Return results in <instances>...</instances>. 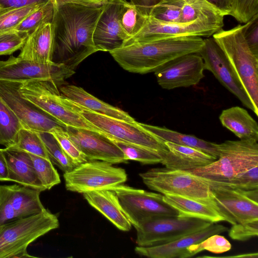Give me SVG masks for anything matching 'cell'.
<instances>
[{"label":"cell","instance_id":"6da1fadb","mask_svg":"<svg viewBox=\"0 0 258 258\" xmlns=\"http://www.w3.org/2000/svg\"><path fill=\"white\" fill-rule=\"evenodd\" d=\"M53 3L52 61L75 71L83 60L97 51L93 35L103 4Z\"/></svg>","mask_w":258,"mask_h":258},{"label":"cell","instance_id":"7a4b0ae2","mask_svg":"<svg viewBox=\"0 0 258 258\" xmlns=\"http://www.w3.org/2000/svg\"><path fill=\"white\" fill-rule=\"evenodd\" d=\"M203 45L201 37L181 36L134 43L109 52L124 70L145 74L180 56L198 53Z\"/></svg>","mask_w":258,"mask_h":258},{"label":"cell","instance_id":"3957f363","mask_svg":"<svg viewBox=\"0 0 258 258\" xmlns=\"http://www.w3.org/2000/svg\"><path fill=\"white\" fill-rule=\"evenodd\" d=\"M244 25L222 29L213 35L234 72L258 109V56L251 51L243 36Z\"/></svg>","mask_w":258,"mask_h":258},{"label":"cell","instance_id":"277c9868","mask_svg":"<svg viewBox=\"0 0 258 258\" xmlns=\"http://www.w3.org/2000/svg\"><path fill=\"white\" fill-rule=\"evenodd\" d=\"M59 226L57 217L47 209L0 226V258L33 257L28 245Z\"/></svg>","mask_w":258,"mask_h":258},{"label":"cell","instance_id":"5b68a950","mask_svg":"<svg viewBox=\"0 0 258 258\" xmlns=\"http://www.w3.org/2000/svg\"><path fill=\"white\" fill-rule=\"evenodd\" d=\"M218 158L209 165L188 171L216 181H226L258 165L257 141L227 140L217 145Z\"/></svg>","mask_w":258,"mask_h":258},{"label":"cell","instance_id":"8992f818","mask_svg":"<svg viewBox=\"0 0 258 258\" xmlns=\"http://www.w3.org/2000/svg\"><path fill=\"white\" fill-rule=\"evenodd\" d=\"M58 88L49 81L30 80L21 81L20 91L23 97L67 126L103 133L84 117Z\"/></svg>","mask_w":258,"mask_h":258},{"label":"cell","instance_id":"52a82bcc","mask_svg":"<svg viewBox=\"0 0 258 258\" xmlns=\"http://www.w3.org/2000/svg\"><path fill=\"white\" fill-rule=\"evenodd\" d=\"M139 175L149 188L163 195L179 196L209 205L211 201L209 184L188 171L154 168Z\"/></svg>","mask_w":258,"mask_h":258},{"label":"cell","instance_id":"ba28073f","mask_svg":"<svg viewBox=\"0 0 258 258\" xmlns=\"http://www.w3.org/2000/svg\"><path fill=\"white\" fill-rule=\"evenodd\" d=\"M110 190L116 195L123 212L135 228L148 219L178 216V211L163 200L161 194L122 184Z\"/></svg>","mask_w":258,"mask_h":258},{"label":"cell","instance_id":"9c48e42d","mask_svg":"<svg viewBox=\"0 0 258 258\" xmlns=\"http://www.w3.org/2000/svg\"><path fill=\"white\" fill-rule=\"evenodd\" d=\"M66 189L79 193L110 190L122 184L127 179V174L121 168L101 160L88 161L64 173Z\"/></svg>","mask_w":258,"mask_h":258},{"label":"cell","instance_id":"30bf717a","mask_svg":"<svg viewBox=\"0 0 258 258\" xmlns=\"http://www.w3.org/2000/svg\"><path fill=\"white\" fill-rule=\"evenodd\" d=\"M21 81L0 80V99L14 112L24 128L36 132L67 131V126L22 96Z\"/></svg>","mask_w":258,"mask_h":258},{"label":"cell","instance_id":"8fae6325","mask_svg":"<svg viewBox=\"0 0 258 258\" xmlns=\"http://www.w3.org/2000/svg\"><path fill=\"white\" fill-rule=\"evenodd\" d=\"M212 223L201 219L178 216L148 219L135 228L136 243L139 246L167 243L201 230Z\"/></svg>","mask_w":258,"mask_h":258},{"label":"cell","instance_id":"7c38bea8","mask_svg":"<svg viewBox=\"0 0 258 258\" xmlns=\"http://www.w3.org/2000/svg\"><path fill=\"white\" fill-rule=\"evenodd\" d=\"M224 18H199L188 23H167L149 16L145 25L123 45L170 37L199 36L209 37L221 30Z\"/></svg>","mask_w":258,"mask_h":258},{"label":"cell","instance_id":"4fadbf2b","mask_svg":"<svg viewBox=\"0 0 258 258\" xmlns=\"http://www.w3.org/2000/svg\"><path fill=\"white\" fill-rule=\"evenodd\" d=\"M72 102L84 117L108 137L150 148L164 156L168 151L164 142L143 128L138 122H131L108 117Z\"/></svg>","mask_w":258,"mask_h":258},{"label":"cell","instance_id":"5bb4252c","mask_svg":"<svg viewBox=\"0 0 258 258\" xmlns=\"http://www.w3.org/2000/svg\"><path fill=\"white\" fill-rule=\"evenodd\" d=\"M75 73L66 66L52 61L41 63L13 55L6 60H0V80H41L51 82L59 88Z\"/></svg>","mask_w":258,"mask_h":258},{"label":"cell","instance_id":"9a60e30c","mask_svg":"<svg viewBox=\"0 0 258 258\" xmlns=\"http://www.w3.org/2000/svg\"><path fill=\"white\" fill-rule=\"evenodd\" d=\"M198 53L203 59L205 70L210 71L219 82L234 95L244 106L258 115V109L254 107L223 51L213 36L204 39V45Z\"/></svg>","mask_w":258,"mask_h":258},{"label":"cell","instance_id":"2e32d148","mask_svg":"<svg viewBox=\"0 0 258 258\" xmlns=\"http://www.w3.org/2000/svg\"><path fill=\"white\" fill-rule=\"evenodd\" d=\"M202 178L210 188L212 199L210 205L224 221L234 225L258 220V202L247 197L245 190L217 185Z\"/></svg>","mask_w":258,"mask_h":258},{"label":"cell","instance_id":"e0dca14e","mask_svg":"<svg viewBox=\"0 0 258 258\" xmlns=\"http://www.w3.org/2000/svg\"><path fill=\"white\" fill-rule=\"evenodd\" d=\"M204 63L198 53L178 57L154 72L158 84L163 89H173L198 84L204 77Z\"/></svg>","mask_w":258,"mask_h":258},{"label":"cell","instance_id":"ac0fdd59","mask_svg":"<svg viewBox=\"0 0 258 258\" xmlns=\"http://www.w3.org/2000/svg\"><path fill=\"white\" fill-rule=\"evenodd\" d=\"M67 132L88 161L101 160L112 164L126 161L122 151L103 133L70 126H67Z\"/></svg>","mask_w":258,"mask_h":258},{"label":"cell","instance_id":"d6986e66","mask_svg":"<svg viewBox=\"0 0 258 258\" xmlns=\"http://www.w3.org/2000/svg\"><path fill=\"white\" fill-rule=\"evenodd\" d=\"M125 0H108L97 22L93 40L97 51H111L123 46L128 37L119 23V15Z\"/></svg>","mask_w":258,"mask_h":258},{"label":"cell","instance_id":"ffe728a7","mask_svg":"<svg viewBox=\"0 0 258 258\" xmlns=\"http://www.w3.org/2000/svg\"><path fill=\"white\" fill-rule=\"evenodd\" d=\"M228 228L221 224L212 223L209 226L195 232L185 235L170 242L152 246L135 247V252L150 258H182L186 248L201 242L209 236L228 231Z\"/></svg>","mask_w":258,"mask_h":258},{"label":"cell","instance_id":"44dd1931","mask_svg":"<svg viewBox=\"0 0 258 258\" xmlns=\"http://www.w3.org/2000/svg\"><path fill=\"white\" fill-rule=\"evenodd\" d=\"M9 171V181L45 190L33 167L30 154L13 147L2 149Z\"/></svg>","mask_w":258,"mask_h":258},{"label":"cell","instance_id":"7402d4cb","mask_svg":"<svg viewBox=\"0 0 258 258\" xmlns=\"http://www.w3.org/2000/svg\"><path fill=\"white\" fill-rule=\"evenodd\" d=\"M168 151L164 155L161 164L165 167L189 171L209 165L217 159L194 148L165 142Z\"/></svg>","mask_w":258,"mask_h":258},{"label":"cell","instance_id":"603a6c76","mask_svg":"<svg viewBox=\"0 0 258 258\" xmlns=\"http://www.w3.org/2000/svg\"><path fill=\"white\" fill-rule=\"evenodd\" d=\"M59 89L64 97L88 110L121 120L131 122L136 121L126 112L99 100L81 87L63 85Z\"/></svg>","mask_w":258,"mask_h":258},{"label":"cell","instance_id":"cb8c5ba5","mask_svg":"<svg viewBox=\"0 0 258 258\" xmlns=\"http://www.w3.org/2000/svg\"><path fill=\"white\" fill-rule=\"evenodd\" d=\"M87 202L99 211L118 229L128 231L132 224L123 212L115 194L111 190H101L83 193Z\"/></svg>","mask_w":258,"mask_h":258},{"label":"cell","instance_id":"d4e9b609","mask_svg":"<svg viewBox=\"0 0 258 258\" xmlns=\"http://www.w3.org/2000/svg\"><path fill=\"white\" fill-rule=\"evenodd\" d=\"M53 34L51 23L43 24L28 34L18 56L28 60L52 62Z\"/></svg>","mask_w":258,"mask_h":258},{"label":"cell","instance_id":"484cf974","mask_svg":"<svg viewBox=\"0 0 258 258\" xmlns=\"http://www.w3.org/2000/svg\"><path fill=\"white\" fill-rule=\"evenodd\" d=\"M219 120L223 126L240 140L258 141L257 123L245 109L234 106L224 109Z\"/></svg>","mask_w":258,"mask_h":258},{"label":"cell","instance_id":"4316f807","mask_svg":"<svg viewBox=\"0 0 258 258\" xmlns=\"http://www.w3.org/2000/svg\"><path fill=\"white\" fill-rule=\"evenodd\" d=\"M163 199L178 211V217L196 218L213 223L224 221L223 217L208 203L173 195H164Z\"/></svg>","mask_w":258,"mask_h":258},{"label":"cell","instance_id":"83f0119b","mask_svg":"<svg viewBox=\"0 0 258 258\" xmlns=\"http://www.w3.org/2000/svg\"><path fill=\"white\" fill-rule=\"evenodd\" d=\"M6 185L18 219L38 214L45 209L40 199V190L22 185Z\"/></svg>","mask_w":258,"mask_h":258},{"label":"cell","instance_id":"f1b7e54d","mask_svg":"<svg viewBox=\"0 0 258 258\" xmlns=\"http://www.w3.org/2000/svg\"><path fill=\"white\" fill-rule=\"evenodd\" d=\"M148 132L152 133L163 142H169L199 149L213 157L218 158L217 144L208 142L194 136L186 135L173 131L166 127L138 122Z\"/></svg>","mask_w":258,"mask_h":258},{"label":"cell","instance_id":"f546056e","mask_svg":"<svg viewBox=\"0 0 258 258\" xmlns=\"http://www.w3.org/2000/svg\"><path fill=\"white\" fill-rule=\"evenodd\" d=\"M23 127L14 112L0 99V145L14 146Z\"/></svg>","mask_w":258,"mask_h":258},{"label":"cell","instance_id":"4dcf8cb0","mask_svg":"<svg viewBox=\"0 0 258 258\" xmlns=\"http://www.w3.org/2000/svg\"><path fill=\"white\" fill-rule=\"evenodd\" d=\"M123 153L126 161L139 162L142 164L161 163L164 155L158 151L141 146L109 138Z\"/></svg>","mask_w":258,"mask_h":258},{"label":"cell","instance_id":"1f68e13d","mask_svg":"<svg viewBox=\"0 0 258 258\" xmlns=\"http://www.w3.org/2000/svg\"><path fill=\"white\" fill-rule=\"evenodd\" d=\"M224 15L206 0H182L180 23L203 18H224Z\"/></svg>","mask_w":258,"mask_h":258},{"label":"cell","instance_id":"d6a6232c","mask_svg":"<svg viewBox=\"0 0 258 258\" xmlns=\"http://www.w3.org/2000/svg\"><path fill=\"white\" fill-rule=\"evenodd\" d=\"M37 133L42 140L49 159L53 164L57 166L64 173L70 171L76 166L52 133Z\"/></svg>","mask_w":258,"mask_h":258},{"label":"cell","instance_id":"836d02e7","mask_svg":"<svg viewBox=\"0 0 258 258\" xmlns=\"http://www.w3.org/2000/svg\"><path fill=\"white\" fill-rule=\"evenodd\" d=\"M148 17L135 6L125 1L120 11L119 23L128 39L142 30Z\"/></svg>","mask_w":258,"mask_h":258},{"label":"cell","instance_id":"e575fe53","mask_svg":"<svg viewBox=\"0 0 258 258\" xmlns=\"http://www.w3.org/2000/svg\"><path fill=\"white\" fill-rule=\"evenodd\" d=\"M53 14V1L49 0L25 18L13 30L28 35L40 25L51 23Z\"/></svg>","mask_w":258,"mask_h":258},{"label":"cell","instance_id":"d590c367","mask_svg":"<svg viewBox=\"0 0 258 258\" xmlns=\"http://www.w3.org/2000/svg\"><path fill=\"white\" fill-rule=\"evenodd\" d=\"M13 147L49 159L45 145L37 132L24 127L20 130L17 141Z\"/></svg>","mask_w":258,"mask_h":258},{"label":"cell","instance_id":"8d00e7d4","mask_svg":"<svg viewBox=\"0 0 258 258\" xmlns=\"http://www.w3.org/2000/svg\"><path fill=\"white\" fill-rule=\"evenodd\" d=\"M231 248V243L225 237L219 234H214L201 242L187 247L182 258L191 257L203 250H208L218 254L229 251Z\"/></svg>","mask_w":258,"mask_h":258},{"label":"cell","instance_id":"74e56055","mask_svg":"<svg viewBox=\"0 0 258 258\" xmlns=\"http://www.w3.org/2000/svg\"><path fill=\"white\" fill-rule=\"evenodd\" d=\"M30 155L37 176L46 190L60 182L59 175L49 159L31 154Z\"/></svg>","mask_w":258,"mask_h":258},{"label":"cell","instance_id":"f35d334b","mask_svg":"<svg viewBox=\"0 0 258 258\" xmlns=\"http://www.w3.org/2000/svg\"><path fill=\"white\" fill-rule=\"evenodd\" d=\"M44 4L0 11V33L13 30L25 18Z\"/></svg>","mask_w":258,"mask_h":258},{"label":"cell","instance_id":"ab89813d","mask_svg":"<svg viewBox=\"0 0 258 258\" xmlns=\"http://www.w3.org/2000/svg\"><path fill=\"white\" fill-rule=\"evenodd\" d=\"M182 0H163L152 9L149 16L164 22L180 23Z\"/></svg>","mask_w":258,"mask_h":258},{"label":"cell","instance_id":"60d3db41","mask_svg":"<svg viewBox=\"0 0 258 258\" xmlns=\"http://www.w3.org/2000/svg\"><path fill=\"white\" fill-rule=\"evenodd\" d=\"M203 178L211 183L234 189L249 190L258 189V165L226 181H216Z\"/></svg>","mask_w":258,"mask_h":258},{"label":"cell","instance_id":"b9f144b4","mask_svg":"<svg viewBox=\"0 0 258 258\" xmlns=\"http://www.w3.org/2000/svg\"><path fill=\"white\" fill-rule=\"evenodd\" d=\"M229 15L238 22L246 23L258 15V0H230Z\"/></svg>","mask_w":258,"mask_h":258},{"label":"cell","instance_id":"7bdbcfd3","mask_svg":"<svg viewBox=\"0 0 258 258\" xmlns=\"http://www.w3.org/2000/svg\"><path fill=\"white\" fill-rule=\"evenodd\" d=\"M28 34L15 30L0 33V56L11 55L23 47Z\"/></svg>","mask_w":258,"mask_h":258},{"label":"cell","instance_id":"ee69618b","mask_svg":"<svg viewBox=\"0 0 258 258\" xmlns=\"http://www.w3.org/2000/svg\"><path fill=\"white\" fill-rule=\"evenodd\" d=\"M52 134L76 166L88 161L70 138L67 131H57Z\"/></svg>","mask_w":258,"mask_h":258},{"label":"cell","instance_id":"f6af8a7d","mask_svg":"<svg viewBox=\"0 0 258 258\" xmlns=\"http://www.w3.org/2000/svg\"><path fill=\"white\" fill-rule=\"evenodd\" d=\"M232 239L246 241L258 235V220L232 225L229 230Z\"/></svg>","mask_w":258,"mask_h":258},{"label":"cell","instance_id":"bcb514c9","mask_svg":"<svg viewBox=\"0 0 258 258\" xmlns=\"http://www.w3.org/2000/svg\"><path fill=\"white\" fill-rule=\"evenodd\" d=\"M17 219L6 185H0V226Z\"/></svg>","mask_w":258,"mask_h":258},{"label":"cell","instance_id":"7dc6e473","mask_svg":"<svg viewBox=\"0 0 258 258\" xmlns=\"http://www.w3.org/2000/svg\"><path fill=\"white\" fill-rule=\"evenodd\" d=\"M243 36L251 51L258 56V15L244 23Z\"/></svg>","mask_w":258,"mask_h":258},{"label":"cell","instance_id":"c3c4849f","mask_svg":"<svg viewBox=\"0 0 258 258\" xmlns=\"http://www.w3.org/2000/svg\"><path fill=\"white\" fill-rule=\"evenodd\" d=\"M49 0H0V11L21 8L33 4H41Z\"/></svg>","mask_w":258,"mask_h":258},{"label":"cell","instance_id":"681fc988","mask_svg":"<svg viewBox=\"0 0 258 258\" xmlns=\"http://www.w3.org/2000/svg\"><path fill=\"white\" fill-rule=\"evenodd\" d=\"M130 3L135 6L143 14L149 16L156 5L163 0H130Z\"/></svg>","mask_w":258,"mask_h":258},{"label":"cell","instance_id":"f907efd6","mask_svg":"<svg viewBox=\"0 0 258 258\" xmlns=\"http://www.w3.org/2000/svg\"><path fill=\"white\" fill-rule=\"evenodd\" d=\"M218 9L225 16L229 15L230 11V0H206Z\"/></svg>","mask_w":258,"mask_h":258},{"label":"cell","instance_id":"816d5d0a","mask_svg":"<svg viewBox=\"0 0 258 258\" xmlns=\"http://www.w3.org/2000/svg\"><path fill=\"white\" fill-rule=\"evenodd\" d=\"M0 181H9L7 164L2 149H0Z\"/></svg>","mask_w":258,"mask_h":258},{"label":"cell","instance_id":"f5cc1de1","mask_svg":"<svg viewBox=\"0 0 258 258\" xmlns=\"http://www.w3.org/2000/svg\"><path fill=\"white\" fill-rule=\"evenodd\" d=\"M54 2L59 3H72L90 6L102 5L104 2L102 0H53Z\"/></svg>","mask_w":258,"mask_h":258},{"label":"cell","instance_id":"db71d44e","mask_svg":"<svg viewBox=\"0 0 258 258\" xmlns=\"http://www.w3.org/2000/svg\"><path fill=\"white\" fill-rule=\"evenodd\" d=\"M104 3H105V2L107 1L108 0H102Z\"/></svg>","mask_w":258,"mask_h":258}]
</instances>
